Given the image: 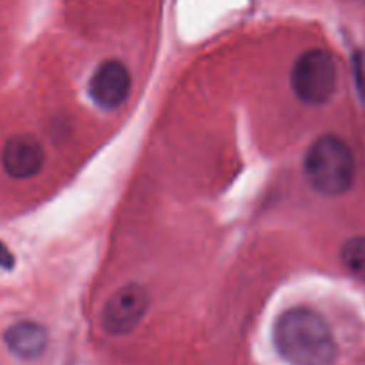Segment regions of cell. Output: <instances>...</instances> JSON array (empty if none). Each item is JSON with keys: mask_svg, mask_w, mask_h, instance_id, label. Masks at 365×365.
<instances>
[{"mask_svg": "<svg viewBox=\"0 0 365 365\" xmlns=\"http://www.w3.org/2000/svg\"><path fill=\"white\" fill-rule=\"evenodd\" d=\"M273 344L291 365H331L337 359V342L330 324L310 307H294L278 317Z\"/></svg>", "mask_w": 365, "mask_h": 365, "instance_id": "6da1fadb", "label": "cell"}, {"mask_svg": "<svg viewBox=\"0 0 365 365\" xmlns=\"http://www.w3.org/2000/svg\"><path fill=\"white\" fill-rule=\"evenodd\" d=\"M303 170L314 191L334 198L348 192L355 182V155L344 139L324 134L310 145Z\"/></svg>", "mask_w": 365, "mask_h": 365, "instance_id": "7a4b0ae2", "label": "cell"}, {"mask_svg": "<svg viewBox=\"0 0 365 365\" xmlns=\"http://www.w3.org/2000/svg\"><path fill=\"white\" fill-rule=\"evenodd\" d=\"M337 64L330 52L312 48L296 59L291 71V88L296 98L309 106H323L337 89Z\"/></svg>", "mask_w": 365, "mask_h": 365, "instance_id": "3957f363", "label": "cell"}, {"mask_svg": "<svg viewBox=\"0 0 365 365\" xmlns=\"http://www.w3.org/2000/svg\"><path fill=\"white\" fill-rule=\"evenodd\" d=\"M150 309V294L143 285L128 284L113 292L100 316L102 328L109 335L121 337L139 327Z\"/></svg>", "mask_w": 365, "mask_h": 365, "instance_id": "277c9868", "label": "cell"}, {"mask_svg": "<svg viewBox=\"0 0 365 365\" xmlns=\"http://www.w3.org/2000/svg\"><path fill=\"white\" fill-rule=\"evenodd\" d=\"M130 71L120 59H106L93 71L88 84V93L93 102L106 110H114L123 106L130 93Z\"/></svg>", "mask_w": 365, "mask_h": 365, "instance_id": "5b68a950", "label": "cell"}, {"mask_svg": "<svg viewBox=\"0 0 365 365\" xmlns=\"http://www.w3.org/2000/svg\"><path fill=\"white\" fill-rule=\"evenodd\" d=\"M0 160L11 178L27 180L36 177L45 166V150L32 135H14L4 145Z\"/></svg>", "mask_w": 365, "mask_h": 365, "instance_id": "8992f818", "label": "cell"}, {"mask_svg": "<svg viewBox=\"0 0 365 365\" xmlns=\"http://www.w3.org/2000/svg\"><path fill=\"white\" fill-rule=\"evenodd\" d=\"M4 342L14 356L21 360H36L45 353L48 344L46 328L32 321H21L7 328Z\"/></svg>", "mask_w": 365, "mask_h": 365, "instance_id": "52a82bcc", "label": "cell"}, {"mask_svg": "<svg viewBox=\"0 0 365 365\" xmlns=\"http://www.w3.org/2000/svg\"><path fill=\"white\" fill-rule=\"evenodd\" d=\"M341 259L346 269L356 280L365 284V235H356V237L348 239L342 245Z\"/></svg>", "mask_w": 365, "mask_h": 365, "instance_id": "ba28073f", "label": "cell"}, {"mask_svg": "<svg viewBox=\"0 0 365 365\" xmlns=\"http://www.w3.org/2000/svg\"><path fill=\"white\" fill-rule=\"evenodd\" d=\"M14 257L4 242H0V269H13Z\"/></svg>", "mask_w": 365, "mask_h": 365, "instance_id": "9c48e42d", "label": "cell"}]
</instances>
